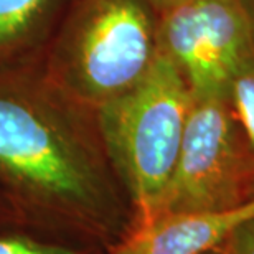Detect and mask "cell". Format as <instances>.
<instances>
[{
    "label": "cell",
    "instance_id": "1",
    "mask_svg": "<svg viewBox=\"0 0 254 254\" xmlns=\"http://www.w3.org/2000/svg\"><path fill=\"white\" fill-rule=\"evenodd\" d=\"M0 191L22 225L104 253L134 226L96 111L0 88Z\"/></svg>",
    "mask_w": 254,
    "mask_h": 254
},
{
    "label": "cell",
    "instance_id": "2",
    "mask_svg": "<svg viewBox=\"0 0 254 254\" xmlns=\"http://www.w3.org/2000/svg\"><path fill=\"white\" fill-rule=\"evenodd\" d=\"M190 103L180 68L157 48L139 83L94 109L104 150L134 211L132 228L152 221L162 210Z\"/></svg>",
    "mask_w": 254,
    "mask_h": 254
},
{
    "label": "cell",
    "instance_id": "3",
    "mask_svg": "<svg viewBox=\"0 0 254 254\" xmlns=\"http://www.w3.org/2000/svg\"><path fill=\"white\" fill-rule=\"evenodd\" d=\"M253 201L254 154L230 99L191 98L179 159L159 215L225 211Z\"/></svg>",
    "mask_w": 254,
    "mask_h": 254
},
{
    "label": "cell",
    "instance_id": "4",
    "mask_svg": "<svg viewBox=\"0 0 254 254\" xmlns=\"http://www.w3.org/2000/svg\"><path fill=\"white\" fill-rule=\"evenodd\" d=\"M157 48L137 0H99L79 22L68 58L74 101L96 109L126 93L150 68Z\"/></svg>",
    "mask_w": 254,
    "mask_h": 254
},
{
    "label": "cell",
    "instance_id": "5",
    "mask_svg": "<svg viewBox=\"0 0 254 254\" xmlns=\"http://www.w3.org/2000/svg\"><path fill=\"white\" fill-rule=\"evenodd\" d=\"M160 48L174 60L191 98H228L254 66L253 28L240 0H198L164 12Z\"/></svg>",
    "mask_w": 254,
    "mask_h": 254
},
{
    "label": "cell",
    "instance_id": "6",
    "mask_svg": "<svg viewBox=\"0 0 254 254\" xmlns=\"http://www.w3.org/2000/svg\"><path fill=\"white\" fill-rule=\"evenodd\" d=\"M254 215V201L225 211H174L132 228L106 254H206Z\"/></svg>",
    "mask_w": 254,
    "mask_h": 254
},
{
    "label": "cell",
    "instance_id": "7",
    "mask_svg": "<svg viewBox=\"0 0 254 254\" xmlns=\"http://www.w3.org/2000/svg\"><path fill=\"white\" fill-rule=\"evenodd\" d=\"M0 254H106L103 250L84 243L43 235L18 226L0 231Z\"/></svg>",
    "mask_w": 254,
    "mask_h": 254
},
{
    "label": "cell",
    "instance_id": "8",
    "mask_svg": "<svg viewBox=\"0 0 254 254\" xmlns=\"http://www.w3.org/2000/svg\"><path fill=\"white\" fill-rule=\"evenodd\" d=\"M53 0H0V48L23 42L52 8Z\"/></svg>",
    "mask_w": 254,
    "mask_h": 254
},
{
    "label": "cell",
    "instance_id": "9",
    "mask_svg": "<svg viewBox=\"0 0 254 254\" xmlns=\"http://www.w3.org/2000/svg\"><path fill=\"white\" fill-rule=\"evenodd\" d=\"M228 99L254 154V66L236 76L230 86Z\"/></svg>",
    "mask_w": 254,
    "mask_h": 254
},
{
    "label": "cell",
    "instance_id": "10",
    "mask_svg": "<svg viewBox=\"0 0 254 254\" xmlns=\"http://www.w3.org/2000/svg\"><path fill=\"white\" fill-rule=\"evenodd\" d=\"M218 254H254V215L241 221L226 236L218 248Z\"/></svg>",
    "mask_w": 254,
    "mask_h": 254
},
{
    "label": "cell",
    "instance_id": "11",
    "mask_svg": "<svg viewBox=\"0 0 254 254\" xmlns=\"http://www.w3.org/2000/svg\"><path fill=\"white\" fill-rule=\"evenodd\" d=\"M18 226H23L22 221L18 220L17 213L13 211V208L7 201V198L0 191V231L8 230V228H18Z\"/></svg>",
    "mask_w": 254,
    "mask_h": 254
},
{
    "label": "cell",
    "instance_id": "12",
    "mask_svg": "<svg viewBox=\"0 0 254 254\" xmlns=\"http://www.w3.org/2000/svg\"><path fill=\"white\" fill-rule=\"evenodd\" d=\"M152 3V7L159 12H167V10H172L179 5H185V3H191V2H198V0H149Z\"/></svg>",
    "mask_w": 254,
    "mask_h": 254
},
{
    "label": "cell",
    "instance_id": "13",
    "mask_svg": "<svg viewBox=\"0 0 254 254\" xmlns=\"http://www.w3.org/2000/svg\"><path fill=\"white\" fill-rule=\"evenodd\" d=\"M206 254H218V250H215V251H211V253H206Z\"/></svg>",
    "mask_w": 254,
    "mask_h": 254
}]
</instances>
